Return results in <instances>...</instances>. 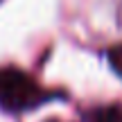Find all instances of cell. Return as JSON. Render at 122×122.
<instances>
[{
	"mask_svg": "<svg viewBox=\"0 0 122 122\" xmlns=\"http://www.w3.org/2000/svg\"><path fill=\"white\" fill-rule=\"evenodd\" d=\"M109 63H111V68L122 77V43L113 45V48L109 50Z\"/></svg>",
	"mask_w": 122,
	"mask_h": 122,
	"instance_id": "3",
	"label": "cell"
},
{
	"mask_svg": "<svg viewBox=\"0 0 122 122\" xmlns=\"http://www.w3.org/2000/svg\"><path fill=\"white\" fill-rule=\"evenodd\" d=\"M50 97L25 72L16 68L0 70V106L7 111H25Z\"/></svg>",
	"mask_w": 122,
	"mask_h": 122,
	"instance_id": "1",
	"label": "cell"
},
{
	"mask_svg": "<svg viewBox=\"0 0 122 122\" xmlns=\"http://www.w3.org/2000/svg\"><path fill=\"white\" fill-rule=\"evenodd\" d=\"M93 122H122V106L113 104V106H104V109L95 111Z\"/></svg>",
	"mask_w": 122,
	"mask_h": 122,
	"instance_id": "2",
	"label": "cell"
}]
</instances>
